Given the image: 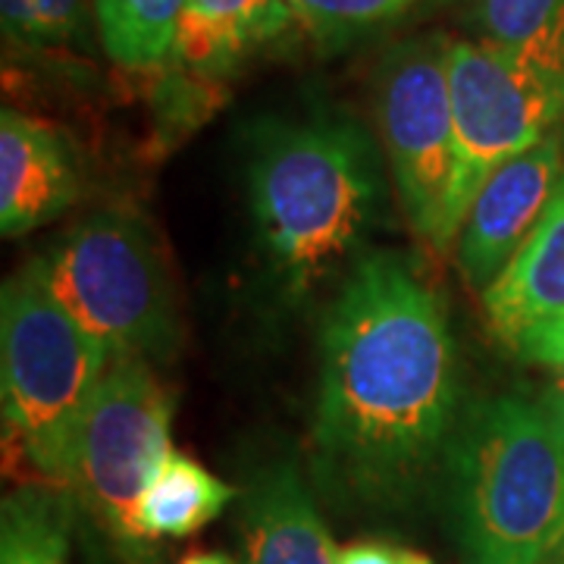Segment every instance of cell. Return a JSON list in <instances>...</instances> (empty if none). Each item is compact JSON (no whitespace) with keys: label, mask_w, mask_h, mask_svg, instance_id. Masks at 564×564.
I'll use <instances>...</instances> for the list:
<instances>
[{"label":"cell","mask_w":564,"mask_h":564,"mask_svg":"<svg viewBox=\"0 0 564 564\" xmlns=\"http://www.w3.org/2000/svg\"><path fill=\"white\" fill-rule=\"evenodd\" d=\"M458 402V345L436 289L402 254L355 261L321 326L323 484L361 505L411 502L445 462Z\"/></svg>","instance_id":"6da1fadb"},{"label":"cell","mask_w":564,"mask_h":564,"mask_svg":"<svg viewBox=\"0 0 564 564\" xmlns=\"http://www.w3.org/2000/svg\"><path fill=\"white\" fill-rule=\"evenodd\" d=\"M467 564H549L564 552V383L480 402L443 462Z\"/></svg>","instance_id":"7a4b0ae2"},{"label":"cell","mask_w":564,"mask_h":564,"mask_svg":"<svg viewBox=\"0 0 564 564\" xmlns=\"http://www.w3.org/2000/svg\"><path fill=\"white\" fill-rule=\"evenodd\" d=\"M383 202L373 141L351 120L267 122L248 158V204L285 292L304 295L355 258Z\"/></svg>","instance_id":"3957f363"},{"label":"cell","mask_w":564,"mask_h":564,"mask_svg":"<svg viewBox=\"0 0 564 564\" xmlns=\"http://www.w3.org/2000/svg\"><path fill=\"white\" fill-rule=\"evenodd\" d=\"M110 361V351L54 295L44 258L3 282V423L44 484L63 486L79 423Z\"/></svg>","instance_id":"277c9868"},{"label":"cell","mask_w":564,"mask_h":564,"mask_svg":"<svg viewBox=\"0 0 564 564\" xmlns=\"http://www.w3.org/2000/svg\"><path fill=\"white\" fill-rule=\"evenodd\" d=\"M61 304L110 358L166 361L180 345L173 276L154 232L132 214L101 210L44 258Z\"/></svg>","instance_id":"5b68a950"},{"label":"cell","mask_w":564,"mask_h":564,"mask_svg":"<svg viewBox=\"0 0 564 564\" xmlns=\"http://www.w3.org/2000/svg\"><path fill=\"white\" fill-rule=\"evenodd\" d=\"M170 423L173 399L154 367L139 358L110 361L82 417L63 477V492L132 562L151 555V545L135 530V505L173 452Z\"/></svg>","instance_id":"8992f818"},{"label":"cell","mask_w":564,"mask_h":564,"mask_svg":"<svg viewBox=\"0 0 564 564\" xmlns=\"http://www.w3.org/2000/svg\"><path fill=\"white\" fill-rule=\"evenodd\" d=\"M455 166L445 192L436 251H448L486 180L552 135L564 117V82L484 41L448 44Z\"/></svg>","instance_id":"52a82bcc"},{"label":"cell","mask_w":564,"mask_h":564,"mask_svg":"<svg viewBox=\"0 0 564 564\" xmlns=\"http://www.w3.org/2000/svg\"><path fill=\"white\" fill-rule=\"evenodd\" d=\"M448 44L452 41L443 35L399 44L386 57L377 95L404 217L433 248L440 239L445 192L455 166Z\"/></svg>","instance_id":"ba28073f"},{"label":"cell","mask_w":564,"mask_h":564,"mask_svg":"<svg viewBox=\"0 0 564 564\" xmlns=\"http://www.w3.org/2000/svg\"><path fill=\"white\" fill-rule=\"evenodd\" d=\"M484 314L511 358L564 367V180L530 239L484 292Z\"/></svg>","instance_id":"9c48e42d"},{"label":"cell","mask_w":564,"mask_h":564,"mask_svg":"<svg viewBox=\"0 0 564 564\" xmlns=\"http://www.w3.org/2000/svg\"><path fill=\"white\" fill-rule=\"evenodd\" d=\"M564 180V139L555 132L499 166L474 198L458 232V267L486 292L521 251Z\"/></svg>","instance_id":"30bf717a"},{"label":"cell","mask_w":564,"mask_h":564,"mask_svg":"<svg viewBox=\"0 0 564 564\" xmlns=\"http://www.w3.org/2000/svg\"><path fill=\"white\" fill-rule=\"evenodd\" d=\"M79 198V173L63 139L17 110L0 113V232L20 239Z\"/></svg>","instance_id":"8fae6325"},{"label":"cell","mask_w":564,"mask_h":564,"mask_svg":"<svg viewBox=\"0 0 564 564\" xmlns=\"http://www.w3.org/2000/svg\"><path fill=\"white\" fill-rule=\"evenodd\" d=\"M245 564H336L329 527L295 462L263 467L239 511Z\"/></svg>","instance_id":"7c38bea8"},{"label":"cell","mask_w":564,"mask_h":564,"mask_svg":"<svg viewBox=\"0 0 564 564\" xmlns=\"http://www.w3.org/2000/svg\"><path fill=\"white\" fill-rule=\"evenodd\" d=\"M289 20V0H188L173 61L192 76L217 79Z\"/></svg>","instance_id":"4fadbf2b"},{"label":"cell","mask_w":564,"mask_h":564,"mask_svg":"<svg viewBox=\"0 0 564 564\" xmlns=\"http://www.w3.org/2000/svg\"><path fill=\"white\" fill-rule=\"evenodd\" d=\"M239 492L185 452H170L135 505V530L144 543L182 540L217 521Z\"/></svg>","instance_id":"5bb4252c"},{"label":"cell","mask_w":564,"mask_h":564,"mask_svg":"<svg viewBox=\"0 0 564 564\" xmlns=\"http://www.w3.org/2000/svg\"><path fill=\"white\" fill-rule=\"evenodd\" d=\"M73 508L51 484L13 489L0 505V564H73Z\"/></svg>","instance_id":"9a60e30c"},{"label":"cell","mask_w":564,"mask_h":564,"mask_svg":"<svg viewBox=\"0 0 564 564\" xmlns=\"http://www.w3.org/2000/svg\"><path fill=\"white\" fill-rule=\"evenodd\" d=\"M484 44L564 82V0H477Z\"/></svg>","instance_id":"2e32d148"},{"label":"cell","mask_w":564,"mask_h":564,"mask_svg":"<svg viewBox=\"0 0 564 564\" xmlns=\"http://www.w3.org/2000/svg\"><path fill=\"white\" fill-rule=\"evenodd\" d=\"M107 57L126 69L173 61L188 0H91Z\"/></svg>","instance_id":"e0dca14e"},{"label":"cell","mask_w":564,"mask_h":564,"mask_svg":"<svg viewBox=\"0 0 564 564\" xmlns=\"http://www.w3.org/2000/svg\"><path fill=\"white\" fill-rule=\"evenodd\" d=\"M423 0H289L295 22L323 44L345 41L402 20Z\"/></svg>","instance_id":"ac0fdd59"},{"label":"cell","mask_w":564,"mask_h":564,"mask_svg":"<svg viewBox=\"0 0 564 564\" xmlns=\"http://www.w3.org/2000/svg\"><path fill=\"white\" fill-rule=\"evenodd\" d=\"M7 39L32 47H61L82 32L85 0H0Z\"/></svg>","instance_id":"d6986e66"},{"label":"cell","mask_w":564,"mask_h":564,"mask_svg":"<svg viewBox=\"0 0 564 564\" xmlns=\"http://www.w3.org/2000/svg\"><path fill=\"white\" fill-rule=\"evenodd\" d=\"M336 564H433V558L421 549L389 540H355L339 549Z\"/></svg>","instance_id":"ffe728a7"},{"label":"cell","mask_w":564,"mask_h":564,"mask_svg":"<svg viewBox=\"0 0 564 564\" xmlns=\"http://www.w3.org/2000/svg\"><path fill=\"white\" fill-rule=\"evenodd\" d=\"M180 564H239L232 555H223V552H198V555H188Z\"/></svg>","instance_id":"44dd1931"},{"label":"cell","mask_w":564,"mask_h":564,"mask_svg":"<svg viewBox=\"0 0 564 564\" xmlns=\"http://www.w3.org/2000/svg\"><path fill=\"white\" fill-rule=\"evenodd\" d=\"M552 564H564V555H562V558H555V562H552Z\"/></svg>","instance_id":"7402d4cb"},{"label":"cell","mask_w":564,"mask_h":564,"mask_svg":"<svg viewBox=\"0 0 564 564\" xmlns=\"http://www.w3.org/2000/svg\"><path fill=\"white\" fill-rule=\"evenodd\" d=\"M562 555H564V552H562ZM562 555H558V558H562Z\"/></svg>","instance_id":"603a6c76"}]
</instances>
